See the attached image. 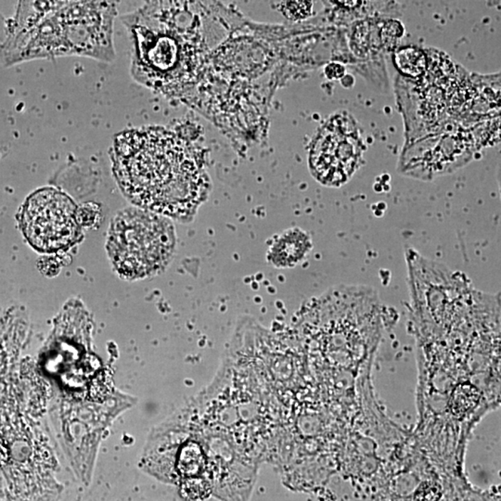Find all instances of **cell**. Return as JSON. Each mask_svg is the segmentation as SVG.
<instances>
[{"instance_id": "cell-1", "label": "cell", "mask_w": 501, "mask_h": 501, "mask_svg": "<svg viewBox=\"0 0 501 501\" xmlns=\"http://www.w3.org/2000/svg\"><path fill=\"white\" fill-rule=\"evenodd\" d=\"M113 172L133 204L167 217L192 220L207 199L210 182L185 141L161 128L120 133Z\"/></svg>"}, {"instance_id": "cell-2", "label": "cell", "mask_w": 501, "mask_h": 501, "mask_svg": "<svg viewBox=\"0 0 501 501\" xmlns=\"http://www.w3.org/2000/svg\"><path fill=\"white\" fill-rule=\"evenodd\" d=\"M116 14L118 0H83L67 6L29 29L7 35L0 57L7 66L66 56L110 63L115 58Z\"/></svg>"}, {"instance_id": "cell-3", "label": "cell", "mask_w": 501, "mask_h": 501, "mask_svg": "<svg viewBox=\"0 0 501 501\" xmlns=\"http://www.w3.org/2000/svg\"><path fill=\"white\" fill-rule=\"evenodd\" d=\"M176 246V230L168 217L143 208L119 213L107 241L116 272L130 281L164 272L173 259Z\"/></svg>"}, {"instance_id": "cell-4", "label": "cell", "mask_w": 501, "mask_h": 501, "mask_svg": "<svg viewBox=\"0 0 501 501\" xmlns=\"http://www.w3.org/2000/svg\"><path fill=\"white\" fill-rule=\"evenodd\" d=\"M19 222L27 242L42 253L66 250L81 235L75 202L54 187L32 193L21 208Z\"/></svg>"}, {"instance_id": "cell-5", "label": "cell", "mask_w": 501, "mask_h": 501, "mask_svg": "<svg viewBox=\"0 0 501 501\" xmlns=\"http://www.w3.org/2000/svg\"><path fill=\"white\" fill-rule=\"evenodd\" d=\"M363 145L358 131L340 118L326 124L316 135L309 152L313 177L327 187L348 182L358 168Z\"/></svg>"}, {"instance_id": "cell-6", "label": "cell", "mask_w": 501, "mask_h": 501, "mask_svg": "<svg viewBox=\"0 0 501 501\" xmlns=\"http://www.w3.org/2000/svg\"><path fill=\"white\" fill-rule=\"evenodd\" d=\"M313 248L311 236L300 227L285 230L269 246L267 258L277 269H291L302 263Z\"/></svg>"}, {"instance_id": "cell-7", "label": "cell", "mask_w": 501, "mask_h": 501, "mask_svg": "<svg viewBox=\"0 0 501 501\" xmlns=\"http://www.w3.org/2000/svg\"><path fill=\"white\" fill-rule=\"evenodd\" d=\"M83 0H19L8 35L29 29L54 12Z\"/></svg>"}, {"instance_id": "cell-8", "label": "cell", "mask_w": 501, "mask_h": 501, "mask_svg": "<svg viewBox=\"0 0 501 501\" xmlns=\"http://www.w3.org/2000/svg\"><path fill=\"white\" fill-rule=\"evenodd\" d=\"M396 67L399 72L411 78H419L427 69L425 55L419 48L406 47L398 49L393 56Z\"/></svg>"}, {"instance_id": "cell-9", "label": "cell", "mask_w": 501, "mask_h": 501, "mask_svg": "<svg viewBox=\"0 0 501 501\" xmlns=\"http://www.w3.org/2000/svg\"><path fill=\"white\" fill-rule=\"evenodd\" d=\"M313 0H282L281 11L286 19L301 21L309 19L313 14Z\"/></svg>"}, {"instance_id": "cell-10", "label": "cell", "mask_w": 501, "mask_h": 501, "mask_svg": "<svg viewBox=\"0 0 501 501\" xmlns=\"http://www.w3.org/2000/svg\"><path fill=\"white\" fill-rule=\"evenodd\" d=\"M404 33L405 27L401 21L387 20L381 29V39L384 47L391 49L398 44Z\"/></svg>"}, {"instance_id": "cell-11", "label": "cell", "mask_w": 501, "mask_h": 501, "mask_svg": "<svg viewBox=\"0 0 501 501\" xmlns=\"http://www.w3.org/2000/svg\"><path fill=\"white\" fill-rule=\"evenodd\" d=\"M325 75L331 80L341 79L346 75V68L342 64L338 63H331L326 67Z\"/></svg>"}, {"instance_id": "cell-12", "label": "cell", "mask_w": 501, "mask_h": 501, "mask_svg": "<svg viewBox=\"0 0 501 501\" xmlns=\"http://www.w3.org/2000/svg\"><path fill=\"white\" fill-rule=\"evenodd\" d=\"M338 4L342 6L344 9H348V10H353V9L358 8L359 4H361V0H335Z\"/></svg>"}, {"instance_id": "cell-13", "label": "cell", "mask_w": 501, "mask_h": 501, "mask_svg": "<svg viewBox=\"0 0 501 501\" xmlns=\"http://www.w3.org/2000/svg\"><path fill=\"white\" fill-rule=\"evenodd\" d=\"M7 450H6V448L3 447V445H0V466H2L3 464H5V463L7 462Z\"/></svg>"}]
</instances>
